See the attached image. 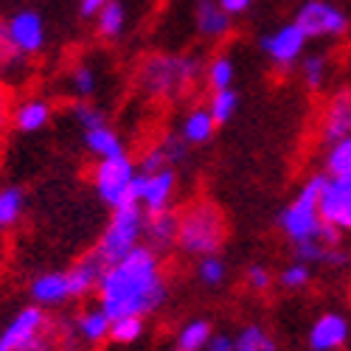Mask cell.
<instances>
[{"label": "cell", "mask_w": 351, "mask_h": 351, "mask_svg": "<svg viewBox=\"0 0 351 351\" xmlns=\"http://www.w3.org/2000/svg\"><path fill=\"white\" fill-rule=\"evenodd\" d=\"M143 335V317H115L110 320V340L112 343H135Z\"/></svg>", "instance_id": "f546056e"}, {"label": "cell", "mask_w": 351, "mask_h": 351, "mask_svg": "<svg viewBox=\"0 0 351 351\" xmlns=\"http://www.w3.org/2000/svg\"><path fill=\"white\" fill-rule=\"evenodd\" d=\"M9 121H12V93L0 84V138H3Z\"/></svg>", "instance_id": "8d00e7d4"}, {"label": "cell", "mask_w": 351, "mask_h": 351, "mask_svg": "<svg viewBox=\"0 0 351 351\" xmlns=\"http://www.w3.org/2000/svg\"><path fill=\"white\" fill-rule=\"evenodd\" d=\"M6 25V37L9 43L23 53H40L45 45V25L43 17L37 12H17L12 20L3 23Z\"/></svg>", "instance_id": "4fadbf2b"}, {"label": "cell", "mask_w": 351, "mask_h": 351, "mask_svg": "<svg viewBox=\"0 0 351 351\" xmlns=\"http://www.w3.org/2000/svg\"><path fill=\"white\" fill-rule=\"evenodd\" d=\"M217 3L233 17V14H242V12H247L250 9V3H253V0H217Z\"/></svg>", "instance_id": "f35d334b"}, {"label": "cell", "mask_w": 351, "mask_h": 351, "mask_svg": "<svg viewBox=\"0 0 351 351\" xmlns=\"http://www.w3.org/2000/svg\"><path fill=\"white\" fill-rule=\"evenodd\" d=\"M301 76L306 82L309 90H324V84H326V76H329V62H326V56H306V60L301 62Z\"/></svg>", "instance_id": "f1b7e54d"}, {"label": "cell", "mask_w": 351, "mask_h": 351, "mask_svg": "<svg viewBox=\"0 0 351 351\" xmlns=\"http://www.w3.org/2000/svg\"><path fill=\"white\" fill-rule=\"evenodd\" d=\"M135 163L130 160L127 152L112 155V158H101L96 171H93V186L99 191V197L107 202V206H121V202H135L130 197V186L135 180ZM141 206V202H138Z\"/></svg>", "instance_id": "8992f818"}, {"label": "cell", "mask_w": 351, "mask_h": 351, "mask_svg": "<svg viewBox=\"0 0 351 351\" xmlns=\"http://www.w3.org/2000/svg\"><path fill=\"white\" fill-rule=\"evenodd\" d=\"M84 143H87V149H90L99 160H101V158H112V155H121V152H124L121 138L115 135L107 124L93 127V130H84Z\"/></svg>", "instance_id": "7402d4cb"}, {"label": "cell", "mask_w": 351, "mask_h": 351, "mask_svg": "<svg viewBox=\"0 0 351 351\" xmlns=\"http://www.w3.org/2000/svg\"><path fill=\"white\" fill-rule=\"evenodd\" d=\"M174 186H178V174L174 169H158V171H141L130 186V197L141 202V208L149 211H163L171 206Z\"/></svg>", "instance_id": "52a82bcc"}, {"label": "cell", "mask_w": 351, "mask_h": 351, "mask_svg": "<svg viewBox=\"0 0 351 351\" xmlns=\"http://www.w3.org/2000/svg\"><path fill=\"white\" fill-rule=\"evenodd\" d=\"M68 82H71L73 96H79V99L93 96V90H96V76H93V71L87 68V65H76V68L68 73Z\"/></svg>", "instance_id": "4dcf8cb0"}, {"label": "cell", "mask_w": 351, "mask_h": 351, "mask_svg": "<svg viewBox=\"0 0 351 351\" xmlns=\"http://www.w3.org/2000/svg\"><path fill=\"white\" fill-rule=\"evenodd\" d=\"M104 261L96 256V250H90L84 258H79L73 267H68V281H71V298H84L99 287L101 273H104Z\"/></svg>", "instance_id": "9a60e30c"}, {"label": "cell", "mask_w": 351, "mask_h": 351, "mask_svg": "<svg viewBox=\"0 0 351 351\" xmlns=\"http://www.w3.org/2000/svg\"><path fill=\"white\" fill-rule=\"evenodd\" d=\"M258 45L270 56V62L276 68H289V65H295L301 60V53L306 48V37H304V32L295 23H289V25L278 28V32L261 37Z\"/></svg>", "instance_id": "8fae6325"}, {"label": "cell", "mask_w": 351, "mask_h": 351, "mask_svg": "<svg viewBox=\"0 0 351 351\" xmlns=\"http://www.w3.org/2000/svg\"><path fill=\"white\" fill-rule=\"evenodd\" d=\"M45 329H48V317H45L43 306H37V304L25 306L9 320V326L3 329V335H0V351H17L20 346L34 340Z\"/></svg>", "instance_id": "7c38bea8"}, {"label": "cell", "mask_w": 351, "mask_h": 351, "mask_svg": "<svg viewBox=\"0 0 351 351\" xmlns=\"http://www.w3.org/2000/svg\"><path fill=\"white\" fill-rule=\"evenodd\" d=\"M143 219H146V214L138 202H121V206L112 208V219H110L107 230L101 233L99 245L93 247L104 265H112V261L127 256L135 245H141Z\"/></svg>", "instance_id": "5b68a950"}, {"label": "cell", "mask_w": 351, "mask_h": 351, "mask_svg": "<svg viewBox=\"0 0 351 351\" xmlns=\"http://www.w3.org/2000/svg\"><path fill=\"white\" fill-rule=\"evenodd\" d=\"M295 25L304 32L306 40H312V37H340L348 28V17L337 6L326 3V0H309V3H304L298 9Z\"/></svg>", "instance_id": "ba28073f"}, {"label": "cell", "mask_w": 351, "mask_h": 351, "mask_svg": "<svg viewBox=\"0 0 351 351\" xmlns=\"http://www.w3.org/2000/svg\"><path fill=\"white\" fill-rule=\"evenodd\" d=\"M239 107V96L233 87H225V90H214L211 93V101H208V112H211V119L214 124H225L233 119V112H237Z\"/></svg>", "instance_id": "484cf974"}, {"label": "cell", "mask_w": 351, "mask_h": 351, "mask_svg": "<svg viewBox=\"0 0 351 351\" xmlns=\"http://www.w3.org/2000/svg\"><path fill=\"white\" fill-rule=\"evenodd\" d=\"M247 287L256 289V292H267L273 287V276L267 267H261V265H250L247 267Z\"/></svg>", "instance_id": "d590c367"}, {"label": "cell", "mask_w": 351, "mask_h": 351, "mask_svg": "<svg viewBox=\"0 0 351 351\" xmlns=\"http://www.w3.org/2000/svg\"><path fill=\"white\" fill-rule=\"evenodd\" d=\"M143 237L152 250H169L178 242V211L171 206L163 211H149L143 219Z\"/></svg>", "instance_id": "5bb4252c"}, {"label": "cell", "mask_w": 351, "mask_h": 351, "mask_svg": "<svg viewBox=\"0 0 351 351\" xmlns=\"http://www.w3.org/2000/svg\"><path fill=\"white\" fill-rule=\"evenodd\" d=\"M17 351H62V348H60V340H56V329L48 324V329L43 335H37L34 340H28Z\"/></svg>", "instance_id": "e575fe53"}, {"label": "cell", "mask_w": 351, "mask_h": 351, "mask_svg": "<svg viewBox=\"0 0 351 351\" xmlns=\"http://www.w3.org/2000/svg\"><path fill=\"white\" fill-rule=\"evenodd\" d=\"M208 337H211V326L206 320H191V324L180 329L178 340H174V351H202Z\"/></svg>", "instance_id": "cb8c5ba5"}, {"label": "cell", "mask_w": 351, "mask_h": 351, "mask_svg": "<svg viewBox=\"0 0 351 351\" xmlns=\"http://www.w3.org/2000/svg\"><path fill=\"white\" fill-rule=\"evenodd\" d=\"M306 281H309V265H304V261H295V265L284 267L278 276V284L284 289H301V287H306Z\"/></svg>", "instance_id": "d6a6232c"}, {"label": "cell", "mask_w": 351, "mask_h": 351, "mask_svg": "<svg viewBox=\"0 0 351 351\" xmlns=\"http://www.w3.org/2000/svg\"><path fill=\"white\" fill-rule=\"evenodd\" d=\"M51 104L45 99H28L17 110H12V124L20 132H37L51 121Z\"/></svg>", "instance_id": "d6986e66"}, {"label": "cell", "mask_w": 351, "mask_h": 351, "mask_svg": "<svg viewBox=\"0 0 351 351\" xmlns=\"http://www.w3.org/2000/svg\"><path fill=\"white\" fill-rule=\"evenodd\" d=\"M326 174H312V178L301 186L298 197L289 202L281 214V230L289 242H301V239H312V237H324L329 230H337L332 225H326L317 214V199H320V189H324Z\"/></svg>", "instance_id": "277c9868"}, {"label": "cell", "mask_w": 351, "mask_h": 351, "mask_svg": "<svg viewBox=\"0 0 351 351\" xmlns=\"http://www.w3.org/2000/svg\"><path fill=\"white\" fill-rule=\"evenodd\" d=\"M32 298L37 306H60L71 298V281L65 270H56V273H43L34 278L32 284Z\"/></svg>", "instance_id": "e0dca14e"}, {"label": "cell", "mask_w": 351, "mask_h": 351, "mask_svg": "<svg viewBox=\"0 0 351 351\" xmlns=\"http://www.w3.org/2000/svg\"><path fill=\"white\" fill-rule=\"evenodd\" d=\"M228 239V219L208 197H197L178 211V245L189 256H214Z\"/></svg>", "instance_id": "3957f363"}, {"label": "cell", "mask_w": 351, "mask_h": 351, "mask_svg": "<svg viewBox=\"0 0 351 351\" xmlns=\"http://www.w3.org/2000/svg\"><path fill=\"white\" fill-rule=\"evenodd\" d=\"M202 76H206V84L211 87V93L233 87V62L228 56H214V60L206 65V71H202Z\"/></svg>", "instance_id": "4316f807"}, {"label": "cell", "mask_w": 351, "mask_h": 351, "mask_svg": "<svg viewBox=\"0 0 351 351\" xmlns=\"http://www.w3.org/2000/svg\"><path fill=\"white\" fill-rule=\"evenodd\" d=\"M202 76V65L194 56L178 53H149L135 68V87L149 101H180L194 90Z\"/></svg>", "instance_id": "7a4b0ae2"}, {"label": "cell", "mask_w": 351, "mask_h": 351, "mask_svg": "<svg viewBox=\"0 0 351 351\" xmlns=\"http://www.w3.org/2000/svg\"><path fill=\"white\" fill-rule=\"evenodd\" d=\"M233 351H276V343L258 324H250L237 335V340H233Z\"/></svg>", "instance_id": "d4e9b609"}, {"label": "cell", "mask_w": 351, "mask_h": 351, "mask_svg": "<svg viewBox=\"0 0 351 351\" xmlns=\"http://www.w3.org/2000/svg\"><path fill=\"white\" fill-rule=\"evenodd\" d=\"M214 130H217V124H214V119H211L208 107H194V110L186 115V119H183L180 135H183L186 143H206V141L214 138Z\"/></svg>", "instance_id": "44dd1931"}, {"label": "cell", "mask_w": 351, "mask_h": 351, "mask_svg": "<svg viewBox=\"0 0 351 351\" xmlns=\"http://www.w3.org/2000/svg\"><path fill=\"white\" fill-rule=\"evenodd\" d=\"M107 0H82V17H96Z\"/></svg>", "instance_id": "ab89813d"}, {"label": "cell", "mask_w": 351, "mask_h": 351, "mask_svg": "<svg viewBox=\"0 0 351 351\" xmlns=\"http://www.w3.org/2000/svg\"><path fill=\"white\" fill-rule=\"evenodd\" d=\"M225 261L214 253V256H202V261H199V278H202V284H208V287H217V284H222L225 281Z\"/></svg>", "instance_id": "1f68e13d"}, {"label": "cell", "mask_w": 351, "mask_h": 351, "mask_svg": "<svg viewBox=\"0 0 351 351\" xmlns=\"http://www.w3.org/2000/svg\"><path fill=\"white\" fill-rule=\"evenodd\" d=\"M317 214L340 233H351V178H329L326 174L317 199Z\"/></svg>", "instance_id": "9c48e42d"}, {"label": "cell", "mask_w": 351, "mask_h": 351, "mask_svg": "<svg viewBox=\"0 0 351 351\" xmlns=\"http://www.w3.org/2000/svg\"><path fill=\"white\" fill-rule=\"evenodd\" d=\"M197 28L206 37H225L230 34V14L217 0H199L197 3Z\"/></svg>", "instance_id": "ffe728a7"}, {"label": "cell", "mask_w": 351, "mask_h": 351, "mask_svg": "<svg viewBox=\"0 0 351 351\" xmlns=\"http://www.w3.org/2000/svg\"><path fill=\"white\" fill-rule=\"evenodd\" d=\"M202 351H233V340L225 335H211Z\"/></svg>", "instance_id": "74e56055"}, {"label": "cell", "mask_w": 351, "mask_h": 351, "mask_svg": "<svg viewBox=\"0 0 351 351\" xmlns=\"http://www.w3.org/2000/svg\"><path fill=\"white\" fill-rule=\"evenodd\" d=\"M351 135V87H340L335 90L317 115V138L320 143H337Z\"/></svg>", "instance_id": "30bf717a"}, {"label": "cell", "mask_w": 351, "mask_h": 351, "mask_svg": "<svg viewBox=\"0 0 351 351\" xmlns=\"http://www.w3.org/2000/svg\"><path fill=\"white\" fill-rule=\"evenodd\" d=\"M99 34L107 40L121 37L124 25H127V9L119 3V0H107V3L99 9Z\"/></svg>", "instance_id": "603a6c76"}, {"label": "cell", "mask_w": 351, "mask_h": 351, "mask_svg": "<svg viewBox=\"0 0 351 351\" xmlns=\"http://www.w3.org/2000/svg\"><path fill=\"white\" fill-rule=\"evenodd\" d=\"M73 329H76V337L90 343V346H99L110 337V317L101 306L96 309H84L79 317H73Z\"/></svg>", "instance_id": "ac0fdd59"}, {"label": "cell", "mask_w": 351, "mask_h": 351, "mask_svg": "<svg viewBox=\"0 0 351 351\" xmlns=\"http://www.w3.org/2000/svg\"><path fill=\"white\" fill-rule=\"evenodd\" d=\"M348 340V324L346 317L329 312V315H320L315 320V326L309 332V346L312 351H335Z\"/></svg>", "instance_id": "2e32d148"}, {"label": "cell", "mask_w": 351, "mask_h": 351, "mask_svg": "<svg viewBox=\"0 0 351 351\" xmlns=\"http://www.w3.org/2000/svg\"><path fill=\"white\" fill-rule=\"evenodd\" d=\"M73 119L84 127V130H93V127H101L104 124V112L93 104H87V101H79L73 104Z\"/></svg>", "instance_id": "836d02e7"}, {"label": "cell", "mask_w": 351, "mask_h": 351, "mask_svg": "<svg viewBox=\"0 0 351 351\" xmlns=\"http://www.w3.org/2000/svg\"><path fill=\"white\" fill-rule=\"evenodd\" d=\"M96 289L101 309L110 320L146 317L155 312L169 295L158 250H152L149 245H135L127 256L104 267Z\"/></svg>", "instance_id": "6da1fadb"}, {"label": "cell", "mask_w": 351, "mask_h": 351, "mask_svg": "<svg viewBox=\"0 0 351 351\" xmlns=\"http://www.w3.org/2000/svg\"><path fill=\"white\" fill-rule=\"evenodd\" d=\"M23 191L20 189H3L0 191V233L12 228L23 214Z\"/></svg>", "instance_id": "83f0119b"}]
</instances>
